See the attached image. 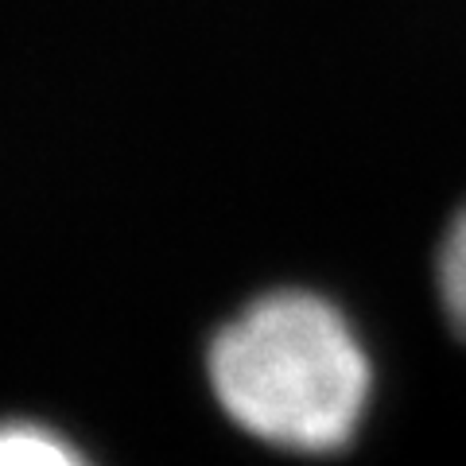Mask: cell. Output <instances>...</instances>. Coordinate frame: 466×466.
Listing matches in <instances>:
<instances>
[{
    "label": "cell",
    "instance_id": "obj_1",
    "mask_svg": "<svg viewBox=\"0 0 466 466\" xmlns=\"http://www.w3.org/2000/svg\"><path fill=\"white\" fill-rule=\"evenodd\" d=\"M207 381L245 435L276 451L327 455L354 440L373 366L350 319L308 288H276L207 346Z\"/></svg>",
    "mask_w": 466,
    "mask_h": 466
},
{
    "label": "cell",
    "instance_id": "obj_2",
    "mask_svg": "<svg viewBox=\"0 0 466 466\" xmlns=\"http://www.w3.org/2000/svg\"><path fill=\"white\" fill-rule=\"evenodd\" d=\"M0 466H94L82 451L35 420H0Z\"/></svg>",
    "mask_w": 466,
    "mask_h": 466
},
{
    "label": "cell",
    "instance_id": "obj_3",
    "mask_svg": "<svg viewBox=\"0 0 466 466\" xmlns=\"http://www.w3.org/2000/svg\"><path fill=\"white\" fill-rule=\"evenodd\" d=\"M435 280H440V303L447 323L466 342V202L443 229L440 257H435Z\"/></svg>",
    "mask_w": 466,
    "mask_h": 466
}]
</instances>
